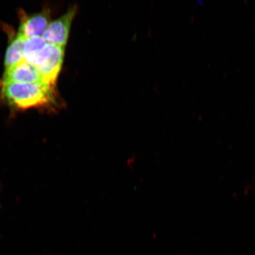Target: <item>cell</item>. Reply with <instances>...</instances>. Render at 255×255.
<instances>
[{"mask_svg": "<svg viewBox=\"0 0 255 255\" xmlns=\"http://www.w3.org/2000/svg\"><path fill=\"white\" fill-rule=\"evenodd\" d=\"M20 26L18 34L25 39L31 37H42L50 24V12L44 8L37 13L28 14L23 9L18 11Z\"/></svg>", "mask_w": 255, "mask_h": 255, "instance_id": "3957f363", "label": "cell"}, {"mask_svg": "<svg viewBox=\"0 0 255 255\" xmlns=\"http://www.w3.org/2000/svg\"><path fill=\"white\" fill-rule=\"evenodd\" d=\"M77 11V6L73 5L65 14L50 23L43 35V39L48 43L65 48Z\"/></svg>", "mask_w": 255, "mask_h": 255, "instance_id": "277c9868", "label": "cell"}, {"mask_svg": "<svg viewBox=\"0 0 255 255\" xmlns=\"http://www.w3.org/2000/svg\"><path fill=\"white\" fill-rule=\"evenodd\" d=\"M65 51V48L47 43L24 59L38 70L42 76L44 84L55 87L62 68Z\"/></svg>", "mask_w": 255, "mask_h": 255, "instance_id": "7a4b0ae2", "label": "cell"}, {"mask_svg": "<svg viewBox=\"0 0 255 255\" xmlns=\"http://www.w3.org/2000/svg\"><path fill=\"white\" fill-rule=\"evenodd\" d=\"M26 39L18 34L10 36V42L6 50L4 66L5 70L20 62L23 59L24 47Z\"/></svg>", "mask_w": 255, "mask_h": 255, "instance_id": "8992f818", "label": "cell"}, {"mask_svg": "<svg viewBox=\"0 0 255 255\" xmlns=\"http://www.w3.org/2000/svg\"><path fill=\"white\" fill-rule=\"evenodd\" d=\"M55 87L44 83L0 82V96L9 106L17 110L31 108L55 107L58 105Z\"/></svg>", "mask_w": 255, "mask_h": 255, "instance_id": "6da1fadb", "label": "cell"}, {"mask_svg": "<svg viewBox=\"0 0 255 255\" xmlns=\"http://www.w3.org/2000/svg\"><path fill=\"white\" fill-rule=\"evenodd\" d=\"M2 83H44L38 70L23 59L10 68L5 69Z\"/></svg>", "mask_w": 255, "mask_h": 255, "instance_id": "5b68a950", "label": "cell"}]
</instances>
